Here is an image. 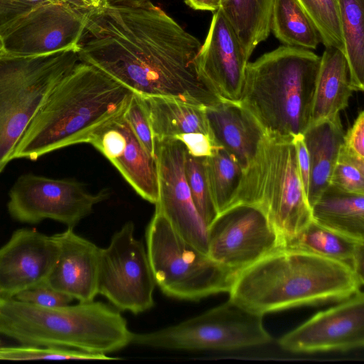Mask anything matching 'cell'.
I'll use <instances>...</instances> for the list:
<instances>
[{
    "label": "cell",
    "instance_id": "6da1fadb",
    "mask_svg": "<svg viewBox=\"0 0 364 364\" xmlns=\"http://www.w3.org/2000/svg\"><path fill=\"white\" fill-rule=\"evenodd\" d=\"M197 38L151 1L87 12L79 60L133 93L210 107L221 102L200 77Z\"/></svg>",
    "mask_w": 364,
    "mask_h": 364
},
{
    "label": "cell",
    "instance_id": "7a4b0ae2",
    "mask_svg": "<svg viewBox=\"0 0 364 364\" xmlns=\"http://www.w3.org/2000/svg\"><path fill=\"white\" fill-rule=\"evenodd\" d=\"M364 279L346 265L309 252L279 248L237 272L230 299L255 314L337 303Z\"/></svg>",
    "mask_w": 364,
    "mask_h": 364
},
{
    "label": "cell",
    "instance_id": "3957f363",
    "mask_svg": "<svg viewBox=\"0 0 364 364\" xmlns=\"http://www.w3.org/2000/svg\"><path fill=\"white\" fill-rule=\"evenodd\" d=\"M133 92L79 61L53 89L18 142L11 159L36 161L75 144L124 113Z\"/></svg>",
    "mask_w": 364,
    "mask_h": 364
},
{
    "label": "cell",
    "instance_id": "277c9868",
    "mask_svg": "<svg viewBox=\"0 0 364 364\" xmlns=\"http://www.w3.org/2000/svg\"><path fill=\"white\" fill-rule=\"evenodd\" d=\"M132 334L120 311L103 302L43 307L0 299V335L21 345L108 355L130 345Z\"/></svg>",
    "mask_w": 364,
    "mask_h": 364
},
{
    "label": "cell",
    "instance_id": "5b68a950",
    "mask_svg": "<svg viewBox=\"0 0 364 364\" xmlns=\"http://www.w3.org/2000/svg\"><path fill=\"white\" fill-rule=\"evenodd\" d=\"M321 57L283 46L247 63L239 104L265 133L303 134L310 124Z\"/></svg>",
    "mask_w": 364,
    "mask_h": 364
},
{
    "label": "cell",
    "instance_id": "8992f818",
    "mask_svg": "<svg viewBox=\"0 0 364 364\" xmlns=\"http://www.w3.org/2000/svg\"><path fill=\"white\" fill-rule=\"evenodd\" d=\"M294 137L264 132L230 205L260 208L279 235L282 247L312 220Z\"/></svg>",
    "mask_w": 364,
    "mask_h": 364
},
{
    "label": "cell",
    "instance_id": "52a82bcc",
    "mask_svg": "<svg viewBox=\"0 0 364 364\" xmlns=\"http://www.w3.org/2000/svg\"><path fill=\"white\" fill-rule=\"evenodd\" d=\"M79 61L76 49L31 56L0 52V175L53 89Z\"/></svg>",
    "mask_w": 364,
    "mask_h": 364
},
{
    "label": "cell",
    "instance_id": "ba28073f",
    "mask_svg": "<svg viewBox=\"0 0 364 364\" xmlns=\"http://www.w3.org/2000/svg\"><path fill=\"white\" fill-rule=\"evenodd\" d=\"M146 242L156 285L166 296L198 301L230 291L236 273L185 240L156 208Z\"/></svg>",
    "mask_w": 364,
    "mask_h": 364
},
{
    "label": "cell",
    "instance_id": "9c48e42d",
    "mask_svg": "<svg viewBox=\"0 0 364 364\" xmlns=\"http://www.w3.org/2000/svg\"><path fill=\"white\" fill-rule=\"evenodd\" d=\"M262 317L229 299L176 325L147 333H133L131 344L185 351L259 346L272 339L264 327Z\"/></svg>",
    "mask_w": 364,
    "mask_h": 364
},
{
    "label": "cell",
    "instance_id": "30bf717a",
    "mask_svg": "<svg viewBox=\"0 0 364 364\" xmlns=\"http://www.w3.org/2000/svg\"><path fill=\"white\" fill-rule=\"evenodd\" d=\"M134 225L127 221L100 248L97 294L119 311L139 314L154 305L156 283L146 249L134 236Z\"/></svg>",
    "mask_w": 364,
    "mask_h": 364
},
{
    "label": "cell",
    "instance_id": "8fae6325",
    "mask_svg": "<svg viewBox=\"0 0 364 364\" xmlns=\"http://www.w3.org/2000/svg\"><path fill=\"white\" fill-rule=\"evenodd\" d=\"M109 196L107 189L90 193L75 180L26 173L11 188L7 208L14 219L23 223L36 224L50 219L73 228Z\"/></svg>",
    "mask_w": 364,
    "mask_h": 364
},
{
    "label": "cell",
    "instance_id": "7c38bea8",
    "mask_svg": "<svg viewBox=\"0 0 364 364\" xmlns=\"http://www.w3.org/2000/svg\"><path fill=\"white\" fill-rule=\"evenodd\" d=\"M87 16L62 0L38 5L0 31V52L31 56L78 50Z\"/></svg>",
    "mask_w": 364,
    "mask_h": 364
},
{
    "label": "cell",
    "instance_id": "4fadbf2b",
    "mask_svg": "<svg viewBox=\"0 0 364 364\" xmlns=\"http://www.w3.org/2000/svg\"><path fill=\"white\" fill-rule=\"evenodd\" d=\"M208 255L235 273L282 248L266 214L258 207L237 204L218 214L207 227Z\"/></svg>",
    "mask_w": 364,
    "mask_h": 364
},
{
    "label": "cell",
    "instance_id": "5bb4252c",
    "mask_svg": "<svg viewBox=\"0 0 364 364\" xmlns=\"http://www.w3.org/2000/svg\"><path fill=\"white\" fill-rule=\"evenodd\" d=\"M156 144L159 198L155 208L185 240L208 254L207 227L195 207L185 176L186 147L173 139Z\"/></svg>",
    "mask_w": 364,
    "mask_h": 364
},
{
    "label": "cell",
    "instance_id": "9a60e30c",
    "mask_svg": "<svg viewBox=\"0 0 364 364\" xmlns=\"http://www.w3.org/2000/svg\"><path fill=\"white\" fill-rule=\"evenodd\" d=\"M278 343L292 353L348 351L364 346V294L362 291L318 311L282 336Z\"/></svg>",
    "mask_w": 364,
    "mask_h": 364
},
{
    "label": "cell",
    "instance_id": "2e32d148",
    "mask_svg": "<svg viewBox=\"0 0 364 364\" xmlns=\"http://www.w3.org/2000/svg\"><path fill=\"white\" fill-rule=\"evenodd\" d=\"M248 59L239 39L219 9L196 57L198 72L222 101L238 103Z\"/></svg>",
    "mask_w": 364,
    "mask_h": 364
},
{
    "label": "cell",
    "instance_id": "e0dca14e",
    "mask_svg": "<svg viewBox=\"0 0 364 364\" xmlns=\"http://www.w3.org/2000/svg\"><path fill=\"white\" fill-rule=\"evenodd\" d=\"M58 245L48 236L28 228L16 230L0 248V299L46 282L58 259Z\"/></svg>",
    "mask_w": 364,
    "mask_h": 364
},
{
    "label": "cell",
    "instance_id": "ac0fdd59",
    "mask_svg": "<svg viewBox=\"0 0 364 364\" xmlns=\"http://www.w3.org/2000/svg\"><path fill=\"white\" fill-rule=\"evenodd\" d=\"M87 144L107 158L142 198L153 204L157 202L156 159L141 144L123 114L96 130Z\"/></svg>",
    "mask_w": 364,
    "mask_h": 364
},
{
    "label": "cell",
    "instance_id": "d6986e66",
    "mask_svg": "<svg viewBox=\"0 0 364 364\" xmlns=\"http://www.w3.org/2000/svg\"><path fill=\"white\" fill-rule=\"evenodd\" d=\"M53 236L59 252L46 283L80 302L93 301L98 294L100 248L76 234L73 228Z\"/></svg>",
    "mask_w": 364,
    "mask_h": 364
},
{
    "label": "cell",
    "instance_id": "ffe728a7",
    "mask_svg": "<svg viewBox=\"0 0 364 364\" xmlns=\"http://www.w3.org/2000/svg\"><path fill=\"white\" fill-rule=\"evenodd\" d=\"M206 115L215 142L232 155L244 171L264 134L259 124L239 103L228 101L207 107Z\"/></svg>",
    "mask_w": 364,
    "mask_h": 364
},
{
    "label": "cell",
    "instance_id": "44dd1931",
    "mask_svg": "<svg viewBox=\"0 0 364 364\" xmlns=\"http://www.w3.org/2000/svg\"><path fill=\"white\" fill-rule=\"evenodd\" d=\"M343 136L340 115L310 124L303 134L310 163L306 193L310 207L330 183Z\"/></svg>",
    "mask_w": 364,
    "mask_h": 364
},
{
    "label": "cell",
    "instance_id": "7402d4cb",
    "mask_svg": "<svg viewBox=\"0 0 364 364\" xmlns=\"http://www.w3.org/2000/svg\"><path fill=\"white\" fill-rule=\"evenodd\" d=\"M353 92L343 52L326 47L321 57L309 125L340 115L348 107Z\"/></svg>",
    "mask_w": 364,
    "mask_h": 364
},
{
    "label": "cell",
    "instance_id": "603a6c76",
    "mask_svg": "<svg viewBox=\"0 0 364 364\" xmlns=\"http://www.w3.org/2000/svg\"><path fill=\"white\" fill-rule=\"evenodd\" d=\"M141 97L156 142L193 132L213 136L206 115V107L172 98Z\"/></svg>",
    "mask_w": 364,
    "mask_h": 364
},
{
    "label": "cell",
    "instance_id": "cb8c5ba5",
    "mask_svg": "<svg viewBox=\"0 0 364 364\" xmlns=\"http://www.w3.org/2000/svg\"><path fill=\"white\" fill-rule=\"evenodd\" d=\"M282 247L309 252L337 261L364 279V241L326 228L313 220Z\"/></svg>",
    "mask_w": 364,
    "mask_h": 364
},
{
    "label": "cell",
    "instance_id": "d4e9b609",
    "mask_svg": "<svg viewBox=\"0 0 364 364\" xmlns=\"http://www.w3.org/2000/svg\"><path fill=\"white\" fill-rule=\"evenodd\" d=\"M311 209L312 220L318 225L364 241V194L329 183Z\"/></svg>",
    "mask_w": 364,
    "mask_h": 364
},
{
    "label": "cell",
    "instance_id": "484cf974",
    "mask_svg": "<svg viewBox=\"0 0 364 364\" xmlns=\"http://www.w3.org/2000/svg\"><path fill=\"white\" fill-rule=\"evenodd\" d=\"M274 0H220V9L235 31L247 59L270 31Z\"/></svg>",
    "mask_w": 364,
    "mask_h": 364
},
{
    "label": "cell",
    "instance_id": "4316f807",
    "mask_svg": "<svg viewBox=\"0 0 364 364\" xmlns=\"http://www.w3.org/2000/svg\"><path fill=\"white\" fill-rule=\"evenodd\" d=\"M350 87L364 90V0H338Z\"/></svg>",
    "mask_w": 364,
    "mask_h": 364
},
{
    "label": "cell",
    "instance_id": "83f0119b",
    "mask_svg": "<svg viewBox=\"0 0 364 364\" xmlns=\"http://www.w3.org/2000/svg\"><path fill=\"white\" fill-rule=\"evenodd\" d=\"M270 31L283 44L315 49L321 42L319 33L298 0H274Z\"/></svg>",
    "mask_w": 364,
    "mask_h": 364
},
{
    "label": "cell",
    "instance_id": "f1b7e54d",
    "mask_svg": "<svg viewBox=\"0 0 364 364\" xmlns=\"http://www.w3.org/2000/svg\"><path fill=\"white\" fill-rule=\"evenodd\" d=\"M210 193L218 214L228 208L242 176L237 160L223 147L204 158Z\"/></svg>",
    "mask_w": 364,
    "mask_h": 364
},
{
    "label": "cell",
    "instance_id": "f546056e",
    "mask_svg": "<svg viewBox=\"0 0 364 364\" xmlns=\"http://www.w3.org/2000/svg\"><path fill=\"white\" fill-rule=\"evenodd\" d=\"M315 24L325 47L344 51L338 0H298Z\"/></svg>",
    "mask_w": 364,
    "mask_h": 364
},
{
    "label": "cell",
    "instance_id": "4dcf8cb0",
    "mask_svg": "<svg viewBox=\"0 0 364 364\" xmlns=\"http://www.w3.org/2000/svg\"><path fill=\"white\" fill-rule=\"evenodd\" d=\"M116 358L108 355L94 353L82 350L56 347L21 345L0 347V360H109Z\"/></svg>",
    "mask_w": 364,
    "mask_h": 364
},
{
    "label": "cell",
    "instance_id": "1f68e13d",
    "mask_svg": "<svg viewBox=\"0 0 364 364\" xmlns=\"http://www.w3.org/2000/svg\"><path fill=\"white\" fill-rule=\"evenodd\" d=\"M204 158L193 156L186 151L184 172L195 207L208 227L216 218L218 213L208 185Z\"/></svg>",
    "mask_w": 364,
    "mask_h": 364
},
{
    "label": "cell",
    "instance_id": "d6a6232c",
    "mask_svg": "<svg viewBox=\"0 0 364 364\" xmlns=\"http://www.w3.org/2000/svg\"><path fill=\"white\" fill-rule=\"evenodd\" d=\"M330 183L348 192L364 194V160L341 147Z\"/></svg>",
    "mask_w": 364,
    "mask_h": 364
},
{
    "label": "cell",
    "instance_id": "836d02e7",
    "mask_svg": "<svg viewBox=\"0 0 364 364\" xmlns=\"http://www.w3.org/2000/svg\"><path fill=\"white\" fill-rule=\"evenodd\" d=\"M123 117L146 151L156 157V141L141 95L133 93Z\"/></svg>",
    "mask_w": 364,
    "mask_h": 364
},
{
    "label": "cell",
    "instance_id": "e575fe53",
    "mask_svg": "<svg viewBox=\"0 0 364 364\" xmlns=\"http://www.w3.org/2000/svg\"><path fill=\"white\" fill-rule=\"evenodd\" d=\"M14 299L43 307H57L70 304L72 297L55 290L46 282L18 294Z\"/></svg>",
    "mask_w": 364,
    "mask_h": 364
},
{
    "label": "cell",
    "instance_id": "d590c367",
    "mask_svg": "<svg viewBox=\"0 0 364 364\" xmlns=\"http://www.w3.org/2000/svg\"><path fill=\"white\" fill-rule=\"evenodd\" d=\"M173 139L181 141L186 151L195 157H208L220 147L214 138L204 133L193 132L177 135Z\"/></svg>",
    "mask_w": 364,
    "mask_h": 364
},
{
    "label": "cell",
    "instance_id": "8d00e7d4",
    "mask_svg": "<svg viewBox=\"0 0 364 364\" xmlns=\"http://www.w3.org/2000/svg\"><path fill=\"white\" fill-rule=\"evenodd\" d=\"M342 149L349 154L364 160V112H360L353 125L344 134Z\"/></svg>",
    "mask_w": 364,
    "mask_h": 364
},
{
    "label": "cell",
    "instance_id": "74e56055",
    "mask_svg": "<svg viewBox=\"0 0 364 364\" xmlns=\"http://www.w3.org/2000/svg\"><path fill=\"white\" fill-rule=\"evenodd\" d=\"M32 8L17 0H0V31Z\"/></svg>",
    "mask_w": 364,
    "mask_h": 364
},
{
    "label": "cell",
    "instance_id": "f35d334b",
    "mask_svg": "<svg viewBox=\"0 0 364 364\" xmlns=\"http://www.w3.org/2000/svg\"><path fill=\"white\" fill-rule=\"evenodd\" d=\"M298 159V166L301 179L306 195L310 176V163L307 149L306 147L303 134H298L294 137Z\"/></svg>",
    "mask_w": 364,
    "mask_h": 364
},
{
    "label": "cell",
    "instance_id": "ab89813d",
    "mask_svg": "<svg viewBox=\"0 0 364 364\" xmlns=\"http://www.w3.org/2000/svg\"><path fill=\"white\" fill-rule=\"evenodd\" d=\"M71 6L89 12L102 8L107 4V0H62Z\"/></svg>",
    "mask_w": 364,
    "mask_h": 364
},
{
    "label": "cell",
    "instance_id": "60d3db41",
    "mask_svg": "<svg viewBox=\"0 0 364 364\" xmlns=\"http://www.w3.org/2000/svg\"><path fill=\"white\" fill-rule=\"evenodd\" d=\"M185 2L195 10L215 11L220 6V0H185Z\"/></svg>",
    "mask_w": 364,
    "mask_h": 364
},
{
    "label": "cell",
    "instance_id": "b9f144b4",
    "mask_svg": "<svg viewBox=\"0 0 364 364\" xmlns=\"http://www.w3.org/2000/svg\"><path fill=\"white\" fill-rule=\"evenodd\" d=\"M148 1H150V0H107V4L116 6H133Z\"/></svg>",
    "mask_w": 364,
    "mask_h": 364
},
{
    "label": "cell",
    "instance_id": "7bdbcfd3",
    "mask_svg": "<svg viewBox=\"0 0 364 364\" xmlns=\"http://www.w3.org/2000/svg\"><path fill=\"white\" fill-rule=\"evenodd\" d=\"M18 1H20L21 3L32 6L33 7L41 5L43 4L57 1V0H17Z\"/></svg>",
    "mask_w": 364,
    "mask_h": 364
},
{
    "label": "cell",
    "instance_id": "ee69618b",
    "mask_svg": "<svg viewBox=\"0 0 364 364\" xmlns=\"http://www.w3.org/2000/svg\"><path fill=\"white\" fill-rule=\"evenodd\" d=\"M0 344H1V342H0Z\"/></svg>",
    "mask_w": 364,
    "mask_h": 364
}]
</instances>
